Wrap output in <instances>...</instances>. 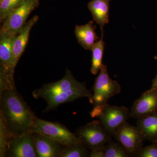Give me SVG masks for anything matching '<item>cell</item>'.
<instances>
[{
	"label": "cell",
	"instance_id": "1",
	"mask_svg": "<svg viewBox=\"0 0 157 157\" xmlns=\"http://www.w3.org/2000/svg\"><path fill=\"white\" fill-rule=\"evenodd\" d=\"M0 115L7 124L10 138L30 131L36 116L16 87L0 92Z\"/></svg>",
	"mask_w": 157,
	"mask_h": 157
},
{
	"label": "cell",
	"instance_id": "2",
	"mask_svg": "<svg viewBox=\"0 0 157 157\" xmlns=\"http://www.w3.org/2000/svg\"><path fill=\"white\" fill-rule=\"evenodd\" d=\"M30 131L44 135L63 146L83 143L76 134H73L61 124L48 121L37 117Z\"/></svg>",
	"mask_w": 157,
	"mask_h": 157
},
{
	"label": "cell",
	"instance_id": "3",
	"mask_svg": "<svg viewBox=\"0 0 157 157\" xmlns=\"http://www.w3.org/2000/svg\"><path fill=\"white\" fill-rule=\"evenodd\" d=\"M90 114L92 118H98L111 136L131 117L130 111L126 107L110 106L107 104L94 106Z\"/></svg>",
	"mask_w": 157,
	"mask_h": 157
},
{
	"label": "cell",
	"instance_id": "4",
	"mask_svg": "<svg viewBox=\"0 0 157 157\" xmlns=\"http://www.w3.org/2000/svg\"><path fill=\"white\" fill-rule=\"evenodd\" d=\"M16 36L0 34V92L16 86L13 66V44Z\"/></svg>",
	"mask_w": 157,
	"mask_h": 157
},
{
	"label": "cell",
	"instance_id": "5",
	"mask_svg": "<svg viewBox=\"0 0 157 157\" xmlns=\"http://www.w3.org/2000/svg\"><path fill=\"white\" fill-rule=\"evenodd\" d=\"M40 0H26L14 10L2 23L0 34L17 36L26 24L30 14L36 9Z\"/></svg>",
	"mask_w": 157,
	"mask_h": 157
},
{
	"label": "cell",
	"instance_id": "6",
	"mask_svg": "<svg viewBox=\"0 0 157 157\" xmlns=\"http://www.w3.org/2000/svg\"><path fill=\"white\" fill-rule=\"evenodd\" d=\"M119 83L109 77L107 66L103 64L93 87L92 103L94 106L107 104L110 98L121 92Z\"/></svg>",
	"mask_w": 157,
	"mask_h": 157
},
{
	"label": "cell",
	"instance_id": "7",
	"mask_svg": "<svg viewBox=\"0 0 157 157\" xmlns=\"http://www.w3.org/2000/svg\"><path fill=\"white\" fill-rule=\"evenodd\" d=\"M76 135L88 149L104 148L106 143L111 139L100 121H94L78 128Z\"/></svg>",
	"mask_w": 157,
	"mask_h": 157
},
{
	"label": "cell",
	"instance_id": "8",
	"mask_svg": "<svg viewBox=\"0 0 157 157\" xmlns=\"http://www.w3.org/2000/svg\"><path fill=\"white\" fill-rule=\"evenodd\" d=\"M113 136L125 150L129 156H135L143 145V136L137 127L124 123L116 130Z\"/></svg>",
	"mask_w": 157,
	"mask_h": 157
},
{
	"label": "cell",
	"instance_id": "9",
	"mask_svg": "<svg viewBox=\"0 0 157 157\" xmlns=\"http://www.w3.org/2000/svg\"><path fill=\"white\" fill-rule=\"evenodd\" d=\"M85 87H86L85 83L76 80L71 71L67 68L64 76L61 79L44 85L40 88L34 90L33 95L35 99L44 98L46 96Z\"/></svg>",
	"mask_w": 157,
	"mask_h": 157
},
{
	"label": "cell",
	"instance_id": "10",
	"mask_svg": "<svg viewBox=\"0 0 157 157\" xmlns=\"http://www.w3.org/2000/svg\"><path fill=\"white\" fill-rule=\"evenodd\" d=\"M6 156L11 157H36L33 133L29 131L11 137L7 147Z\"/></svg>",
	"mask_w": 157,
	"mask_h": 157
},
{
	"label": "cell",
	"instance_id": "11",
	"mask_svg": "<svg viewBox=\"0 0 157 157\" xmlns=\"http://www.w3.org/2000/svg\"><path fill=\"white\" fill-rule=\"evenodd\" d=\"M157 111V88L151 87L141 95L132 105L131 117L138 119Z\"/></svg>",
	"mask_w": 157,
	"mask_h": 157
},
{
	"label": "cell",
	"instance_id": "12",
	"mask_svg": "<svg viewBox=\"0 0 157 157\" xmlns=\"http://www.w3.org/2000/svg\"><path fill=\"white\" fill-rule=\"evenodd\" d=\"M84 97L88 98L90 102L92 103L93 95L86 87L75 89L68 91L46 96L43 98L47 102V106L44 112H49L50 110L56 109L60 104L71 102Z\"/></svg>",
	"mask_w": 157,
	"mask_h": 157
},
{
	"label": "cell",
	"instance_id": "13",
	"mask_svg": "<svg viewBox=\"0 0 157 157\" xmlns=\"http://www.w3.org/2000/svg\"><path fill=\"white\" fill-rule=\"evenodd\" d=\"M33 139L38 157H59L64 147L56 141L38 133H33Z\"/></svg>",
	"mask_w": 157,
	"mask_h": 157
},
{
	"label": "cell",
	"instance_id": "14",
	"mask_svg": "<svg viewBox=\"0 0 157 157\" xmlns=\"http://www.w3.org/2000/svg\"><path fill=\"white\" fill-rule=\"evenodd\" d=\"M39 20L38 15H34L27 21L22 30L15 37L13 48V66L14 69L28 43L31 30Z\"/></svg>",
	"mask_w": 157,
	"mask_h": 157
},
{
	"label": "cell",
	"instance_id": "15",
	"mask_svg": "<svg viewBox=\"0 0 157 157\" xmlns=\"http://www.w3.org/2000/svg\"><path fill=\"white\" fill-rule=\"evenodd\" d=\"M96 26L90 21L86 24L76 25L74 33L78 44L84 49L91 51L94 45L99 39L95 32Z\"/></svg>",
	"mask_w": 157,
	"mask_h": 157
},
{
	"label": "cell",
	"instance_id": "16",
	"mask_svg": "<svg viewBox=\"0 0 157 157\" xmlns=\"http://www.w3.org/2000/svg\"><path fill=\"white\" fill-rule=\"evenodd\" d=\"M110 2V0H91L88 4L94 21L100 27L102 33H104V26L109 22Z\"/></svg>",
	"mask_w": 157,
	"mask_h": 157
},
{
	"label": "cell",
	"instance_id": "17",
	"mask_svg": "<svg viewBox=\"0 0 157 157\" xmlns=\"http://www.w3.org/2000/svg\"><path fill=\"white\" fill-rule=\"evenodd\" d=\"M137 119V128L144 140L157 143V111Z\"/></svg>",
	"mask_w": 157,
	"mask_h": 157
},
{
	"label": "cell",
	"instance_id": "18",
	"mask_svg": "<svg viewBox=\"0 0 157 157\" xmlns=\"http://www.w3.org/2000/svg\"><path fill=\"white\" fill-rule=\"evenodd\" d=\"M104 35V33H102L101 39H99L96 42L91 50L92 52V59L90 71L91 73L94 75L98 74L103 64L102 60L105 47Z\"/></svg>",
	"mask_w": 157,
	"mask_h": 157
},
{
	"label": "cell",
	"instance_id": "19",
	"mask_svg": "<svg viewBox=\"0 0 157 157\" xmlns=\"http://www.w3.org/2000/svg\"><path fill=\"white\" fill-rule=\"evenodd\" d=\"M87 147L83 143L70 146H64L59 157H86L89 156Z\"/></svg>",
	"mask_w": 157,
	"mask_h": 157
},
{
	"label": "cell",
	"instance_id": "20",
	"mask_svg": "<svg viewBox=\"0 0 157 157\" xmlns=\"http://www.w3.org/2000/svg\"><path fill=\"white\" fill-rule=\"evenodd\" d=\"M26 0H0V23H2L12 11Z\"/></svg>",
	"mask_w": 157,
	"mask_h": 157
},
{
	"label": "cell",
	"instance_id": "21",
	"mask_svg": "<svg viewBox=\"0 0 157 157\" xmlns=\"http://www.w3.org/2000/svg\"><path fill=\"white\" fill-rule=\"evenodd\" d=\"M104 150L105 157H130L120 144L114 142L111 139L105 144Z\"/></svg>",
	"mask_w": 157,
	"mask_h": 157
},
{
	"label": "cell",
	"instance_id": "22",
	"mask_svg": "<svg viewBox=\"0 0 157 157\" xmlns=\"http://www.w3.org/2000/svg\"><path fill=\"white\" fill-rule=\"evenodd\" d=\"M10 137L6 122L0 115V157L6 156L7 147Z\"/></svg>",
	"mask_w": 157,
	"mask_h": 157
},
{
	"label": "cell",
	"instance_id": "23",
	"mask_svg": "<svg viewBox=\"0 0 157 157\" xmlns=\"http://www.w3.org/2000/svg\"><path fill=\"white\" fill-rule=\"evenodd\" d=\"M135 157H157V143H152L149 146L141 147Z\"/></svg>",
	"mask_w": 157,
	"mask_h": 157
},
{
	"label": "cell",
	"instance_id": "24",
	"mask_svg": "<svg viewBox=\"0 0 157 157\" xmlns=\"http://www.w3.org/2000/svg\"><path fill=\"white\" fill-rule=\"evenodd\" d=\"M90 157H105L104 148L92 150L90 153Z\"/></svg>",
	"mask_w": 157,
	"mask_h": 157
},
{
	"label": "cell",
	"instance_id": "25",
	"mask_svg": "<svg viewBox=\"0 0 157 157\" xmlns=\"http://www.w3.org/2000/svg\"><path fill=\"white\" fill-rule=\"evenodd\" d=\"M151 87L157 88V74L154 79L152 80Z\"/></svg>",
	"mask_w": 157,
	"mask_h": 157
}]
</instances>
